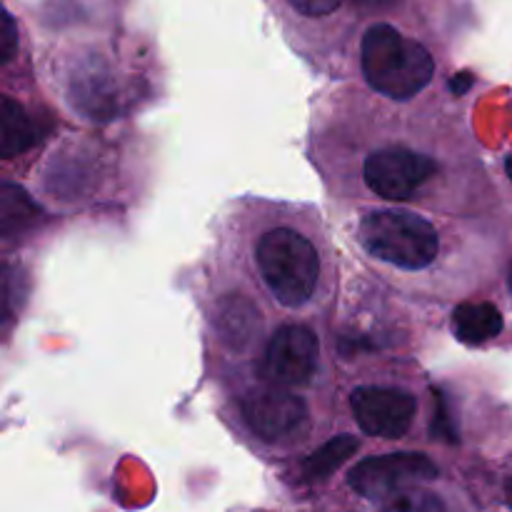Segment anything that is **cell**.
<instances>
[{"label":"cell","mask_w":512,"mask_h":512,"mask_svg":"<svg viewBox=\"0 0 512 512\" xmlns=\"http://www.w3.org/2000/svg\"><path fill=\"white\" fill-rule=\"evenodd\" d=\"M360 70L375 93L403 103L433 83L435 58L423 43L390 23H375L360 40Z\"/></svg>","instance_id":"cell-3"},{"label":"cell","mask_w":512,"mask_h":512,"mask_svg":"<svg viewBox=\"0 0 512 512\" xmlns=\"http://www.w3.org/2000/svg\"><path fill=\"white\" fill-rule=\"evenodd\" d=\"M505 173H508V178L512 180V155L508 160H505Z\"/></svg>","instance_id":"cell-17"},{"label":"cell","mask_w":512,"mask_h":512,"mask_svg":"<svg viewBox=\"0 0 512 512\" xmlns=\"http://www.w3.org/2000/svg\"><path fill=\"white\" fill-rule=\"evenodd\" d=\"M253 263L270 298L285 310H303L318 298L323 255L295 225H270L255 238Z\"/></svg>","instance_id":"cell-1"},{"label":"cell","mask_w":512,"mask_h":512,"mask_svg":"<svg viewBox=\"0 0 512 512\" xmlns=\"http://www.w3.org/2000/svg\"><path fill=\"white\" fill-rule=\"evenodd\" d=\"M350 410L360 433L380 440H400L415 425L418 398L395 385H360L350 393Z\"/></svg>","instance_id":"cell-6"},{"label":"cell","mask_w":512,"mask_h":512,"mask_svg":"<svg viewBox=\"0 0 512 512\" xmlns=\"http://www.w3.org/2000/svg\"><path fill=\"white\" fill-rule=\"evenodd\" d=\"M240 415L250 433L268 445H288L308 433V405L288 385L265 383L248 390L240 400Z\"/></svg>","instance_id":"cell-5"},{"label":"cell","mask_w":512,"mask_h":512,"mask_svg":"<svg viewBox=\"0 0 512 512\" xmlns=\"http://www.w3.org/2000/svg\"><path fill=\"white\" fill-rule=\"evenodd\" d=\"M13 40H15L13 18H10V15L5 13V43H3V60H5V63H8V60L13 58Z\"/></svg>","instance_id":"cell-15"},{"label":"cell","mask_w":512,"mask_h":512,"mask_svg":"<svg viewBox=\"0 0 512 512\" xmlns=\"http://www.w3.org/2000/svg\"><path fill=\"white\" fill-rule=\"evenodd\" d=\"M355 448H358V440L355 438H335L333 443H328L320 450V455L305 460V478L318 480L323 475H330Z\"/></svg>","instance_id":"cell-13"},{"label":"cell","mask_w":512,"mask_h":512,"mask_svg":"<svg viewBox=\"0 0 512 512\" xmlns=\"http://www.w3.org/2000/svg\"><path fill=\"white\" fill-rule=\"evenodd\" d=\"M113 80V70L105 60H80L75 65L73 83H70L73 93L70 95H73L83 113H88L95 120H105L113 115V110H118V95H115Z\"/></svg>","instance_id":"cell-9"},{"label":"cell","mask_w":512,"mask_h":512,"mask_svg":"<svg viewBox=\"0 0 512 512\" xmlns=\"http://www.w3.org/2000/svg\"><path fill=\"white\" fill-rule=\"evenodd\" d=\"M295 8L305 15H328L340 5V0H293Z\"/></svg>","instance_id":"cell-14"},{"label":"cell","mask_w":512,"mask_h":512,"mask_svg":"<svg viewBox=\"0 0 512 512\" xmlns=\"http://www.w3.org/2000/svg\"><path fill=\"white\" fill-rule=\"evenodd\" d=\"M220 338L235 350H245L263 330L258 310L245 298H225L220 303Z\"/></svg>","instance_id":"cell-11"},{"label":"cell","mask_w":512,"mask_h":512,"mask_svg":"<svg viewBox=\"0 0 512 512\" xmlns=\"http://www.w3.org/2000/svg\"><path fill=\"white\" fill-rule=\"evenodd\" d=\"M353 3L365 10H385V8H393L398 0H353Z\"/></svg>","instance_id":"cell-16"},{"label":"cell","mask_w":512,"mask_h":512,"mask_svg":"<svg viewBox=\"0 0 512 512\" xmlns=\"http://www.w3.org/2000/svg\"><path fill=\"white\" fill-rule=\"evenodd\" d=\"M355 240L370 260L398 273H423L438 260L440 233L425 215L373 208L355 220Z\"/></svg>","instance_id":"cell-2"},{"label":"cell","mask_w":512,"mask_h":512,"mask_svg":"<svg viewBox=\"0 0 512 512\" xmlns=\"http://www.w3.org/2000/svg\"><path fill=\"white\" fill-rule=\"evenodd\" d=\"M40 138V128L35 125L33 115L13 100L10 95L3 98V155L15 158L33 148Z\"/></svg>","instance_id":"cell-12"},{"label":"cell","mask_w":512,"mask_h":512,"mask_svg":"<svg viewBox=\"0 0 512 512\" xmlns=\"http://www.w3.org/2000/svg\"><path fill=\"white\" fill-rule=\"evenodd\" d=\"M510 285H512V275H510Z\"/></svg>","instance_id":"cell-18"},{"label":"cell","mask_w":512,"mask_h":512,"mask_svg":"<svg viewBox=\"0 0 512 512\" xmlns=\"http://www.w3.org/2000/svg\"><path fill=\"white\" fill-rule=\"evenodd\" d=\"M320 368V340L308 325H283L263 355L265 380L288 388L308 385Z\"/></svg>","instance_id":"cell-8"},{"label":"cell","mask_w":512,"mask_h":512,"mask_svg":"<svg viewBox=\"0 0 512 512\" xmlns=\"http://www.w3.org/2000/svg\"><path fill=\"white\" fill-rule=\"evenodd\" d=\"M453 335L463 345L478 348V345L490 343L503 333V313L493 303H463L455 308L453 318Z\"/></svg>","instance_id":"cell-10"},{"label":"cell","mask_w":512,"mask_h":512,"mask_svg":"<svg viewBox=\"0 0 512 512\" xmlns=\"http://www.w3.org/2000/svg\"><path fill=\"white\" fill-rule=\"evenodd\" d=\"M365 188L385 203H410L440 175V165L433 155L410 145H383L363 160Z\"/></svg>","instance_id":"cell-4"},{"label":"cell","mask_w":512,"mask_h":512,"mask_svg":"<svg viewBox=\"0 0 512 512\" xmlns=\"http://www.w3.org/2000/svg\"><path fill=\"white\" fill-rule=\"evenodd\" d=\"M440 475L438 465L420 453H390L380 458H365L348 473V485L363 498L383 505L405 488L430 483Z\"/></svg>","instance_id":"cell-7"}]
</instances>
